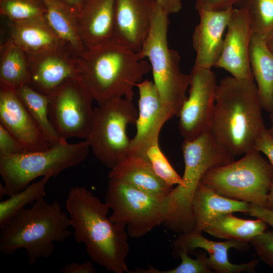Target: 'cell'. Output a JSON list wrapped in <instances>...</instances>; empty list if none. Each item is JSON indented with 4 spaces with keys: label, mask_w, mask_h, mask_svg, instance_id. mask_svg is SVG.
Masks as SVG:
<instances>
[{
    "label": "cell",
    "mask_w": 273,
    "mask_h": 273,
    "mask_svg": "<svg viewBox=\"0 0 273 273\" xmlns=\"http://www.w3.org/2000/svg\"><path fill=\"white\" fill-rule=\"evenodd\" d=\"M189 95L178 115V129L184 141L209 132L215 101L217 84L211 69L193 67Z\"/></svg>",
    "instance_id": "12"
},
{
    "label": "cell",
    "mask_w": 273,
    "mask_h": 273,
    "mask_svg": "<svg viewBox=\"0 0 273 273\" xmlns=\"http://www.w3.org/2000/svg\"><path fill=\"white\" fill-rule=\"evenodd\" d=\"M158 5L168 15L177 13L182 7L181 0H156Z\"/></svg>",
    "instance_id": "40"
},
{
    "label": "cell",
    "mask_w": 273,
    "mask_h": 273,
    "mask_svg": "<svg viewBox=\"0 0 273 273\" xmlns=\"http://www.w3.org/2000/svg\"><path fill=\"white\" fill-rule=\"evenodd\" d=\"M181 150L185 163L183 184L168 196V213L163 225L171 231H193L192 202L203 175L209 169L235 161V156L219 146L209 132L191 141H184Z\"/></svg>",
    "instance_id": "5"
},
{
    "label": "cell",
    "mask_w": 273,
    "mask_h": 273,
    "mask_svg": "<svg viewBox=\"0 0 273 273\" xmlns=\"http://www.w3.org/2000/svg\"><path fill=\"white\" fill-rule=\"evenodd\" d=\"M136 87L139 94L136 133L131 139L129 154L139 155L151 143L158 141L161 129L171 118L162 106L153 81L142 80Z\"/></svg>",
    "instance_id": "17"
},
{
    "label": "cell",
    "mask_w": 273,
    "mask_h": 273,
    "mask_svg": "<svg viewBox=\"0 0 273 273\" xmlns=\"http://www.w3.org/2000/svg\"><path fill=\"white\" fill-rule=\"evenodd\" d=\"M175 254L181 259V263L175 268L168 270H159L154 267L148 268H137L129 271L130 273H212L209 267L207 256L205 252L199 250L195 251L196 259L190 257L188 253L183 250L174 251Z\"/></svg>",
    "instance_id": "33"
},
{
    "label": "cell",
    "mask_w": 273,
    "mask_h": 273,
    "mask_svg": "<svg viewBox=\"0 0 273 273\" xmlns=\"http://www.w3.org/2000/svg\"><path fill=\"white\" fill-rule=\"evenodd\" d=\"M24 152L15 138L0 124V156H8Z\"/></svg>",
    "instance_id": "35"
},
{
    "label": "cell",
    "mask_w": 273,
    "mask_h": 273,
    "mask_svg": "<svg viewBox=\"0 0 273 273\" xmlns=\"http://www.w3.org/2000/svg\"><path fill=\"white\" fill-rule=\"evenodd\" d=\"M108 177L157 196H168L173 189L158 177L144 158L136 154H129L111 169Z\"/></svg>",
    "instance_id": "22"
},
{
    "label": "cell",
    "mask_w": 273,
    "mask_h": 273,
    "mask_svg": "<svg viewBox=\"0 0 273 273\" xmlns=\"http://www.w3.org/2000/svg\"><path fill=\"white\" fill-rule=\"evenodd\" d=\"M48 96L49 117L59 135L86 140L93 122L94 99L80 76L66 81Z\"/></svg>",
    "instance_id": "11"
},
{
    "label": "cell",
    "mask_w": 273,
    "mask_h": 273,
    "mask_svg": "<svg viewBox=\"0 0 273 273\" xmlns=\"http://www.w3.org/2000/svg\"><path fill=\"white\" fill-rule=\"evenodd\" d=\"M0 85L16 88L29 84L30 72L26 54L10 38L1 46Z\"/></svg>",
    "instance_id": "26"
},
{
    "label": "cell",
    "mask_w": 273,
    "mask_h": 273,
    "mask_svg": "<svg viewBox=\"0 0 273 273\" xmlns=\"http://www.w3.org/2000/svg\"><path fill=\"white\" fill-rule=\"evenodd\" d=\"M241 7L247 9L253 34L266 41L273 35V0H246Z\"/></svg>",
    "instance_id": "31"
},
{
    "label": "cell",
    "mask_w": 273,
    "mask_h": 273,
    "mask_svg": "<svg viewBox=\"0 0 273 273\" xmlns=\"http://www.w3.org/2000/svg\"><path fill=\"white\" fill-rule=\"evenodd\" d=\"M249 59L262 108L270 113L273 111V52L265 39L253 33Z\"/></svg>",
    "instance_id": "24"
},
{
    "label": "cell",
    "mask_w": 273,
    "mask_h": 273,
    "mask_svg": "<svg viewBox=\"0 0 273 273\" xmlns=\"http://www.w3.org/2000/svg\"><path fill=\"white\" fill-rule=\"evenodd\" d=\"M248 213L256 218L260 219L273 228V211L265 207L249 203Z\"/></svg>",
    "instance_id": "38"
},
{
    "label": "cell",
    "mask_w": 273,
    "mask_h": 273,
    "mask_svg": "<svg viewBox=\"0 0 273 273\" xmlns=\"http://www.w3.org/2000/svg\"><path fill=\"white\" fill-rule=\"evenodd\" d=\"M89 149L86 140L69 143L62 138L45 150L0 156V174L4 182L0 186L1 198L24 190L38 177H57L64 170L82 163Z\"/></svg>",
    "instance_id": "7"
},
{
    "label": "cell",
    "mask_w": 273,
    "mask_h": 273,
    "mask_svg": "<svg viewBox=\"0 0 273 273\" xmlns=\"http://www.w3.org/2000/svg\"><path fill=\"white\" fill-rule=\"evenodd\" d=\"M246 0H196L197 10L204 9L213 11H223L234 8V5L241 7Z\"/></svg>",
    "instance_id": "36"
},
{
    "label": "cell",
    "mask_w": 273,
    "mask_h": 273,
    "mask_svg": "<svg viewBox=\"0 0 273 273\" xmlns=\"http://www.w3.org/2000/svg\"><path fill=\"white\" fill-rule=\"evenodd\" d=\"M46 9V20L59 37L78 55L85 47L76 29V14L66 0H42Z\"/></svg>",
    "instance_id": "25"
},
{
    "label": "cell",
    "mask_w": 273,
    "mask_h": 273,
    "mask_svg": "<svg viewBox=\"0 0 273 273\" xmlns=\"http://www.w3.org/2000/svg\"><path fill=\"white\" fill-rule=\"evenodd\" d=\"M70 220L59 202H48L41 197L24 208L1 229L0 252L11 255L18 250L26 251L29 265L41 258H49L56 242H63L73 233Z\"/></svg>",
    "instance_id": "4"
},
{
    "label": "cell",
    "mask_w": 273,
    "mask_h": 273,
    "mask_svg": "<svg viewBox=\"0 0 273 273\" xmlns=\"http://www.w3.org/2000/svg\"><path fill=\"white\" fill-rule=\"evenodd\" d=\"M168 196L153 195L109 178L105 197V202L112 210L108 218L124 226L128 236L141 238L166 219Z\"/></svg>",
    "instance_id": "9"
},
{
    "label": "cell",
    "mask_w": 273,
    "mask_h": 273,
    "mask_svg": "<svg viewBox=\"0 0 273 273\" xmlns=\"http://www.w3.org/2000/svg\"><path fill=\"white\" fill-rule=\"evenodd\" d=\"M266 42L269 49L273 52V35L267 40Z\"/></svg>",
    "instance_id": "44"
},
{
    "label": "cell",
    "mask_w": 273,
    "mask_h": 273,
    "mask_svg": "<svg viewBox=\"0 0 273 273\" xmlns=\"http://www.w3.org/2000/svg\"><path fill=\"white\" fill-rule=\"evenodd\" d=\"M8 27L10 38L27 55L41 54L66 44L46 20L9 22Z\"/></svg>",
    "instance_id": "23"
},
{
    "label": "cell",
    "mask_w": 273,
    "mask_h": 273,
    "mask_svg": "<svg viewBox=\"0 0 273 273\" xmlns=\"http://www.w3.org/2000/svg\"><path fill=\"white\" fill-rule=\"evenodd\" d=\"M262 109L254 81L227 76L217 85L209 132L234 156L245 154L266 129Z\"/></svg>",
    "instance_id": "2"
},
{
    "label": "cell",
    "mask_w": 273,
    "mask_h": 273,
    "mask_svg": "<svg viewBox=\"0 0 273 273\" xmlns=\"http://www.w3.org/2000/svg\"><path fill=\"white\" fill-rule=\"evenodd\" d=\"M16 90L18 96L43 131L51 146L60 141L62 138L49 117V96L36 90L29 84L19 86Z\"/></svg>",
    "instance_id": "28"
},
{
    "label": "cell",
    "mask_w": 273,
    "mask_h": 273,
    "mask_svg": "<svg viewBox=\"0 0 273 273\" xmlns=\"http://www.w3.org/2000/svg\"><path fill=\"white\" fill-rule=\"evenodd\" d=\"M0 124L15 138L24 152L45 150L51 147L16 88L0 85Z\"/></svg>",
    "instance_id": "15"
},
{
    "label": "cell",
    "mask_w": 273,
    "mask_h": 273,
    "mask_svg": "<svg viewBox=\"0 0 273 273\" xmlns=\"http://www.w3.org/2000/svg\"><path fill=\"white\" fill-rule=\"evenodd\" d=\"M249 203L223 196L201 181L193 198V232L202 233L218 216L229 213H248Z\"/></svg>",
    "instance_id": "21"
},
{
    "label": "cell",
    "mask_w": 273,
    "mask_h": 273,
    "mask_svg": "<svg viewBox=\"0 0 273 273\" xmlns=\"http://www.w3.org/2000/svg\"><path fill=\"white\" fill-rule=\"evenodd\" d=\"M139 155L148 162L155 173L168 187L183 184L182 177L161 151L158 141L151 143Z\"/></svg>",
    "instance_id": "32"
},
{
    "label": "cell",
    "mask_w": 273,
    "mask_h": 273,
    "mask_svg": "<svg viewBox=\"0 0 273 273\" xmlns=\"http://www.w3.org/2000/svg\"><path fill=\"white\" fill-rule=\"evenodd\" d=\"M65 207L75 240L84 244L92 260L107 271L128 272V235L124 226L107 217L110 209L107 203L85 188L75 187L69 191Z\"/></svg>",
    "instance_id": "1"
},
{
    "label": "cell",
    "mask_w": 273,
    "mask_h": 273,
    "mask_svg": "<svg viewBox=\"0 0 273 273\" xmlns=\"http://www.w3.org/2000/svg\"><path fill=\"white\" fill-rule=\"evenodd\" d=\"M272 179L273 168L253 148L239 160L209 169L201 182L223 196L265 207Z\"/></svg>",
    "instance_id": "8"
},
{
    "label": "cell",
    "mask_w": 273,
    "mask_h": 273,
    "mask_svg": "<svg viewBox=\"0 0 273 273\" xmlns=\"http://www.w3.org/2000/svg\"><path fill=\"white\" fill-rule=\"evenodd\" d=\"M254 149L263 153L273 168V139L268 129H265L255 141Z\"/></svg>",
    "instance_id": "37"
},
{
    "label": "cell",
    "mask_w": 273,
    "mask_h": 273,
    "mask_svg": "<svg viewBox=\"0 0 273 273\" xmlns=\"http://www.w3.org/2000/svg\"><path fill=\"white\" fill-rule=\"evenodd\" d=\"M174 251L183 250L189 254H194L196 249L201 248L209 254L207 262L209 267L217 273L254 272L260 259H254L243 264H234L228 258V251L231 248L245 251L249 247L248 242L233 240L224 242H216L205 238L202 233L190 232L180 234L173 242Z\"/></svg>",
    "instance_id": "18"
},
{
    "label": "cell",
    "mask_w": 273,
    "mask_h": 273,
    "mask_svg": "<svg viewBox=\"0 0 273 273\" xmlns=\"http://www.w3.org/2000/svg\"><path fill=\"white\" fill-rule=\"evenodd\" d=\"M156 0H115L112 40L139 52L151 28Z\"/></svg>",
    "instance_id": "16"
},
{
    "label": "cell",
    "mask_w": 273,
    "mask_h": 273,
    "mask_svg": "<svg viewBox=\"0 0 273 273\" xmlns=\"http://www.w3.org/2000/svg\"><path fill=\"white\" fill-rule=\"evenodd\" d=\"M269 117L271 122V126L270 128L268 129V131L269 134L273 139V111L270 113Z\"/></svg>",
    "instance_id": "43"
},
{
    "label": "cell",
    "mask_w": 273,
    "mask_h": 273,
    "mask_svg": "<svg viewBox=\"0 0 273 273\" xmlns=\"http://www.w3.org/2000/svg\"><path fill=\"white\" fill-rule=\"evenodd\" d=\"M115 0H85L76 14L78 36L85 48L112 40Z\"/></svg>",
    "instance_id": "20"
},
{
    "label": "cell",
    "mask_w": 273,
    "mask_h": 273,
    "mask_svg": "<svg viewBox=\"0 0 273 273\" xmlns=\"http://www.w3.org/2000/svg\"><path fill=\"white\" fill-rule=\"evenodd\" d=\"M234 8L223 11L197 10L200 20L192 37L196 52L194 65L211 69L221 54L223 33Z\"/></svg>",
    "instance_id": "19"
},
{
    "label": "cell",
    "mask_w": 273,
    "mask_h": 273,
    "mask_svg": "<svg viewBox=\"0 0 273 273\" xmlns=\"http://www.w3.org/2000/svg\"><path fill=\"white\" fill-rule=\"evenodd\" d=\"M265 207L273 211V179L267 195Z\"/></svg>",
    "instance_id": "42"
},
{
    "label": "cell",
    "mask_w": 273,
    "mask_h": 273,
    "mask_svg": "<svg viewBox=\"0 0 273 273\" xmlns=\"http://www.w3.org/2000/svg\"><path fill=\"white\" fill-rule=\"evenodd\" d=\"M232 213L218 216L204 232L215 238L249 243L266 230L267 224L260 219H244Z\"/></svg>",
    "instance_id": "27"
},
{
    "label": "cell",
    "mask_w": 273,
    "mask_h": 273,
    "mask_svg": "<svg viewBox=\"0 0 273 273\" xmlns=\"http://www.w3.org/2000/svg\"><path fill=\"white\" fill-rule=\"evenodd\" d=\"M26 55L29 85L46 95L66 81L80 76L78 55L67 44L41 54Z\"/></svg>",
    "instance_id": "14"
},
{
    "label": "cell",
    "mask_w": 273,
    "mask_h": 273,
    "mask_svg": "<svg viewBox=\"0 0 273 273\" xmlns=\"http://www.w3.org/2000/svg\"><path fill=\"white\" fill-rule=\"evenodd\" d=\"M78 62L80 76L98 105L117 98L132 101L134 87L151 70L139 52L113 40L85 48Z\"/></svg>",
    "instance_id": "3"
},
{
    "label": "cell",
    "mask_w": 273,
    "mask_h": 273,
    "mask_svg": "<svg viewBox=\"0 0 273 273\" xmlns=\"http://www.w3.org/2000/svg\"><path fill=\"white\" fill-rule=\"evenodd\" d=\"M226 29L215 67L224 69L234 77L254 81L249 59L252 31L245 7L233 8Z\"/></svg>",
    "instance_id": "13"
},
{
    "label": "cell",
    "mask_w": 273,
    "mask_h": 273,
    "mask_svg": "<svg viewBox=\"0 0 273 273\" xmlns=\"http://www.w3.org/2000/svg\"><path fill=\"white\" fill-rule=\"evenodd\" d=\"M51 177L50 175L43 176L38 181L31 183L24 190L0 202V229L26 205L45 197L46 186Z\"/></svg>",
    "instance_id": "29"
},
{
    "label": "cell",
    "mask_w": 273,
    "mask_h": 273,
    "mask_svg": "<svg viewBox=\"0 0 273 273\" xmlns=\"http://www.w3.org/2000/svg\"><path fill=\"white\" fill-rule=\"evenodd\" d=\"M168 14L156 2L149 35L139 52L141 58H147L153 74V83L162 105L171 118L178 117L187 98L190 74L179 67L180 56L169 48L167 31Z\"/></svg>",
    "instance_id": "6"
},
{
    "label": "cell",
    "mask_w": 273,
    "mask_h": 273,
    "mask_svg": "<svg viewBox=\"0 0 273 273\" xmlns=\"http://www.w3.org/2000/svg\"><path fill=\"white\" fill-rule=\"evenodd\" d=\"M63 273H94L96 268L92 262L87 260L81 263L70 262L65 264L62 269Z\"/></svg>",
    "instance_id": "39"
},
{
    "label": "cell",
    "mask_w": 273,
    "mask_h": 273,
    "mask_svg": "<svg viewBox=\"0 0 273 273\" xmlns=\"http://www.w3.org/2000/svg\"><path fill=\"white\" fill-rule=\"evenodd\" d=\"M138 116L132 101L123 98L110 100L94 108L91 130L86 140L101 163L112 169L129 154L131 139L126 127L135 124Z\"/></svg>",
    "instance_id": "10"
},
{
    "label": "cell",
    "mask_w": 273,
    "mask_h": 273,
    "mask_svg": "<svg viewBox=\"0 0 273 273\" xmlns=\"http://www.w3.org/2000/svg\"><path fill=\"white\" fill-rule=\"evenodd\" d=\"M0 13L11 22L47 21L42 0H0Z\"/></svg>",
    "instance_id": "30"
},
{
    "label": "cell",
    "mask_w": 273,
    "mask_h": 273,
    "mask_svg": "<svg viewBox=\"0 0 273 273\" xmlns=\"http://www.w3.org/2000/svg\"><path fill=\"white\" fill-rule=\"evenodd\" d=\"M260 260L273 268V232L264 231L249 242Z\"/></svg>",
    "instance_id": "34"
},
{
    "label": "cell",
    "mask_w": 273,
    "mask_h": 273,
    "mask_svg": "<svg viewBox=\"0 0 273 273\" xmlns=\"http://www.w3.org/2000/svg\"><path fill=\"white\" fill-rule=\"evenodd\" d=\"M76 14L80 10L85 0H66Z\"/></svg>",
    "instance_id": "41"
}]
</instances>
